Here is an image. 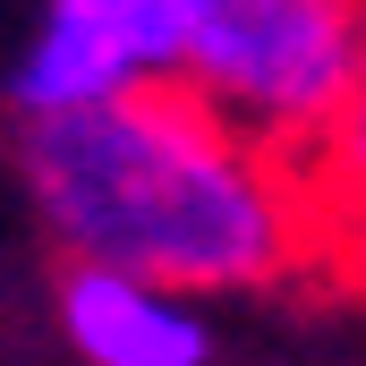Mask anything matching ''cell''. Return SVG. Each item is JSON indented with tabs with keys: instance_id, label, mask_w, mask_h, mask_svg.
I'll use <instances>...</instances> for the list:
<instances>
[{
	"instance_id": "cell-1",
	"label": "cell",
	"mask_w": 366,
	"mask_h": 366,
	"mask_svg": "<svg viewBox=\"0 0 366 366\" xmlns=\"http://www.w3.org/2000/svg\"><path fill=\"white\" fill-rule=\"evenodd\" d=\"M26 179L86 273L145 290H256L315 256L281 154L222 128L187 86H137L69 119H26Z\"/></svg>"
},
{
	"instance_id": "cell-2",
	"label": "cell",
	"mask_w": 366,
	"mask_h": 366,
	"mask_svg": "<svg viewBox=\"0 0 366 366\" xmlns=\"http://www.w3.org/2000/svg\"><path fill=\"white\" fill-rule=\"evenodd\" d=\"M366 69V17L341 0H196L179 86L264 154L324 137Z\"/></svg>"
},
{
	"instance_id": "cell-3",
	"label": "cell",
	"mask_w": 366,
	"mask_h": 366,
	"mask_svg": "<svg viewBox=\"0 0 366 366\" xmlns=\"http://www.w3.org/2000/svg\"><path fill=\"white\" fill-rule=\"evenodd\" d=\"M187 9L196 0H51L9 69V102L26 119H69L137 86H179Z\"/></svg>"
},
{
	"instance_id": "cell-4",
	"label": "cell",
	"mask_w": 366,
	"mask_h": 366,
	"mask_svg": "<svg viewBox=\"0 0 366 366\" xmlns=\"http://www.w3.org/2000/svg\"><path fill=\"white\" fill-rule=\"evenodd\" d=\"M60 324H69L86 366H204L213 358V332L196 307L119 273H86V264L60 290Z\"/></svg>"
},
{
	"instance_id": "cell-5",
	"label": "cell",
	"mask_w": 366,
	"mask_h": 366,
	"mask_svg": "<svg viewBox=\"0 0 366 366\" xmlns=\"http://www.w3.org/2000/svg\"><path fill=\"white\" fill-rule=\"evenodd\" d=\"M298 196H307L315 247L332 239V247H350L366 264V69H358V86L341 94V111L324 119V137H315V179H298Z\"/></svg>"
}]
</instances>
